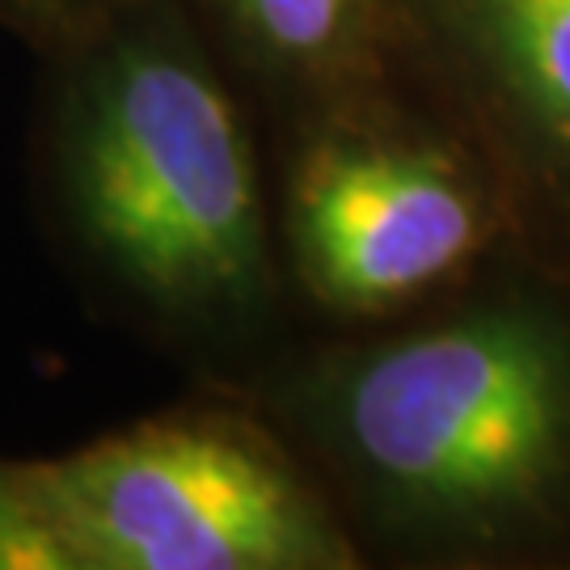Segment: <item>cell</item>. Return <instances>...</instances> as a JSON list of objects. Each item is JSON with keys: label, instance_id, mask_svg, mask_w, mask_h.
<instances>
[{"label": "cell", "instance_id": "cell-4", "mask_svg": "<svg viewBox=\"0 0 570 570\" xmlns=\"http://www.w3.org/2000/svg\"><path fill=\"white\" fill-rule=\"evenodd\" d=\"M296 249L313 292L338 308H385L444 279L482 237L456 169L431 153L322 148L296 186Z\"/></svg>", "mask_w": 570, "mask_h": 570}, {"label": "cell", "instance_id": "cell-6", "mask_svg": "<svg viewBox=\"0 0 570 570\" xmlns=\"http://www.w3.org/2000/svg\"><path fill=\"white\" fill-rule=\"evenodd\" d=\"M228 4L266 51L296 63L338 51L364 13V0H228Z\"/></svg>", "mask_w": 570, "mask_h": 570}, {"label": "cell", "instance_id": "cell-5", "mask_svg": "<svg viewBox=\"0 0 570 570\" xmlns=\"http://www.w3.org/2000/svg\"><path fill=\"white\" fill-rule=\"evenodd\" d=\"M499 89L570 169V0H440Z\"/></svg>", "mask_w": 570, "mask_h": 570}, {"label": "cell", "instance_id": "cell-2", "mask_svg": "<svg viewBox=\"0 0 570 570\" xmlns=\"http://www.w3.org/2000/svg\"><path fill=\"white\" fill-rule=\"evenodd\" d=\"M346 444L428 515L524 508L570 461V351L529 313H482L385 346L338 397Z\"/></svg>", "mask_w": 570, "mask_h": 570}, {"label": "cell", "instance_id": "cell-1", "mask_svg": "<svg viewBox=\"0 0 570 570\" xmlns=\"http://www.w3.org/2000/svg\"><path fill=\"white\" fill-rule=\"evenodd\" d=\"M63 186L89 249L165 305H233L263 284L242 122L178 47L122 39L85 68L63 127Z\"/></svg>", "mask_w": 570, "mask_h": 570}, {"label": "cell", "instance_id": "cell-3", "mask_svg": "<svg viewBox=\"0 0 570 570\" xmlns=\"http://www.w3.org/2000/svg\"><path fill=\"white\" fill-rule=\"evenodd\" d=\"M77 570L343 567L296 478L225 423H140L35 465Z\"/></svg>", "mask_w": 570, "mask_h": 570}, {"label": "cell", "instance_id": "cell-8", "mask_svg": "<svg viewBox=\"0 0 570 570\" xmlns=\"http://www.w3.org/2000/svg\"><path fill=\"white\" fill-rule=\"evenodd\" d=\"M63 0H0V9L9 13H30V18H51V9H60Z\"/></svg>", "mask_w": 570, "mask_h": 570}, {"label": "cell", "instance_id": "cell-7", "mask_svg": "<svg viewBox=\"0 0 570 570\" xmlns=\"http://www.w3.org/2000/svg\"><path fill=\"white\" fill-rule=\"evenodd\" d=\"M0 570H77L35 465H0Z\"/></svg>", "mask_w": 570, "mask_h": 570}]
</instances>
